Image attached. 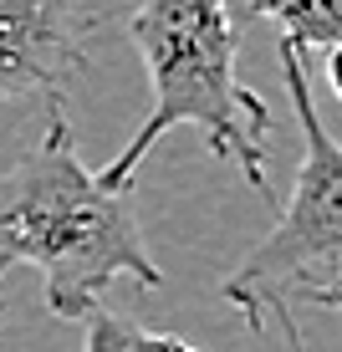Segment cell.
Here are the masks:
<instances>
[{
	"mask_svg": "<svg viewBox=\"0 0 342 352\" xmlns=\"http://www.w3.org/2000/svg\"><path fill=\"white\" fill-rule=\"evenodd\" d=\"M10 265L41 271L46 307L62 322L87 317L118 281L143 291L164 286L128 189H107L82 164L62 102H52L41 143L0 179V276Z\"/></svg>",
	"mask_w": 342,
	"mask_h": 352,
	"instance_id": "obj_1",
	"label": "cell"
},
{
	"mask_svg": "<svg viewBox=\"0 0 342 352\" xmlns=\"http://www.w3.org/2000/svg\"><path fill=\"white\" fill-rule=\"evenodd\" d=\"M128 36L143 56L153 102L133 143L97 179L107 189H128L138 164L169 128H194L215 159L235 164L261 194L271 189V179H266L271 107L235 72L230 0H133Z\"/></svg>",
	"mask_w": 342,
	"mask_h": 352,
	"instance_id": "obj_2",
	"label": "cell"
},
{
	"mask_svg": "<svg viewBox=\"0 0 342 352\" xmlns=\"http://www.w3.org/2000/svg\"><path fill=\"white\" fill-rule=\"evenodd\" d=\"M276 62H281V77H286L291 107H297V123H301V168L271 235L225 276L220 291H225V301L240 311V322L250 332L276 327L286 352H307L297 311L312 307L317 291L342 276V143L317 118L301 52L276 41Z\"/></svg>",
	"mask_w": 342,
	"mask_h": 352,
	"instance_id": "obj_3",
	"label": "cell"
},
{
	"mask_svg": "<svg viewBox=\"0 0 342 352\" xmlns=\"http://www.w3.org/2000/svg\"><path fill=\"white\" fill-rule=\"evenodd\" d=\"M82 0H0V102H62L67 82L87 67Z\"/></svg>",
	"mask_w": 342,
	"mask_h": 352,
	"instance_id": "obj_4",
	"label": "cell"
},
{
	"mask_svg": "<svg viewBox=\"0 0 342 352\" xmlns=\"http://www.w3.org/2000/svg\"><path fill=\"white\" fill-rule=\"evenodd\" d=\"M250 10L297 52H327L342 36V0H250Z\"/></svg>",
	"mask_w": 342,
	"mask_h": 352,
	"instance_id": "obj_5",
	"label": "cell"
},
{
	"mask_svg": "<svg viewBox=\"0 0 342 352\" xmlns=\"http://www.w3.org/2000/svg\"><path fill=\"white\" fill-rule=\"evenodd\" d=\"M82 352H200L184 337L169 332H149V327L113 317V311H87V337H82Z\"/></svg>",
	"mask_w": 342,
	"mask_h": 352,
	"instance_id": "obj_6",
	"label": "cell"
},
{
	"mask_svg": "<svg viewBox=\"0 0 342 352\" xmlns=\"http://www.w3.org/2000/svg\"><path fill=\"white\" fill-rule=\"evenodd\" d=\"M327 82H332V92L342 97V36L327 46Z\"/></svg>",
	"mask_w": 342,
	"mask_h": 352,
	"instance_id": "obj_7",
	"label": "cell"
},
{
	"mask_svg": "<svg viewBox=\"0 0 342 352\" xmlns=\"http://www.w3.org/2000/svg\"><path fill=\"white\" fill-rule=\"evenodd\" d=\"M312 307H327V311H342V276H337V281H332V286H322V291H317V296H312Z\"/></svg>",
	"mask_w": 342,
	"mask_h": 352,
	"instance_id": "obj_8",
	"label": "cell"
}]
</instances>
